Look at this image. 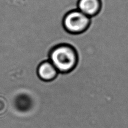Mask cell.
I'll return each mask as SVG.
<instances>
[{
  "label": "cell",
  "instance_id": "cell-1",
  "mask_svg": "<svg viewBox=\"0 0 128 128\" xmlns=\"http://www.w3.org/2000/svg\"><path fill=\"white\" fill-rule=\"evenodd\" d=\"M49 61L59 72H70L78 64V52L72 46L68 44L57 45L51 50Z\"/></svg>",
  "mask_w": 128,
  "mask_h": 128
},
{
  "label": "cell",
  "instance_id": "cell-3",
  "mask_svg": "<svg viewBox=\"0 0 128 128\" xmlns=\"http://www.w3.org/2000/svg\"><path fill=\"white\" fill-rule=\"evenodd\" d=\"M102 7L101 0H78V9L91 18L100 12Z\"/></svg>",
  "mask_w": 128,
  "mask_h": 128
},
{
  "label": "cell",
  "instance_id": "cell-4",
  "mask_svg": "<svg viewBox=\"0 0 128 128\" xmlns=\"http://www.w3.org/2000/svg\"><path fill=\"white\" fill-rule=\"evenodd\" d=\"M59 71L49 60L43 62L37 68V74L41 80L52 81L56 78Z\"/></svg>",
  "mask_w": 128,
  "mask_h": 128
},
{
  "label": "cell",
  "instance_id": "cell-2",
  "mask_svg": "<svg viewBox=\"0 0 128 128\" xmlns=\"http://www.w3.org/2000/svg\"><path fill=\"white\" fill-rule=\"evenodd\" d=\"M91 23V18L78 9L67 13L63 19V26L65 30L73 34H79L86 31Z\"/></svg>",
  "mask_w": 128,
  "mask_h": 128
}]
</instances>
